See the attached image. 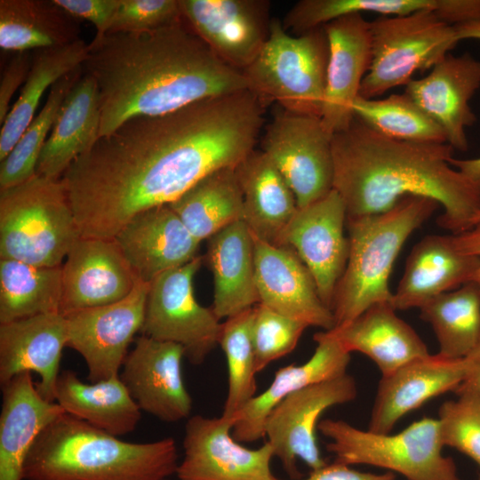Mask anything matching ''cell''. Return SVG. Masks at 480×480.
<instances>
[{
	"mask_svg": "<svg viewBox=\"0 0 480 480\" xmlns=\"http://www.w3.org/2000/svg\"><path fill=\"white\" fill-rule=\"evenodd\" d=\"M265 106L244 90L135 116L100 137L60 178L81 237L114 238L140 212L235 168L254 150Z\"/></svg>",
	"mask_w": 480,
	"mask_h": 480,
	"instance_id": "6da1fadb",
	"label": "cell"
},
{
	"mask_svg": "<svg viewBox=\"0 0 480 480\" xmlns=\"http://www.w3.org/2000/svg\"><path fill=\"white\" fill-rule=\"evenodd\" d=\"M82 68L99 89L100 137L135 116L249 90L243 72L220 60L183 18L151 31L94 36Z\"/></svg>",
	"mask_w": 480,
	"mask_h": 480,
	"instance_id": "7a4b0ae2",
	"label": "cell"
},
{
	"mask_svg": "<svg viewBox=\"0 0 480 480\" xmlns=\"http://www.w3.org/2000/svg\"><path fill=\"white\" fill-rule=\"evenodd\" d=\"M452 149L393 140L354 116L332 137L333 189L347 216L384 212L406 196L431 198L444 211L437 225L464 233L480 224V192L450 164Z\"/></svg>",
	"mask_w": 480,
	"mask_h": 480,
	"instance_id": "3957f363",
	"label": "cell"
},
{
	"mask_svg": "<svg viewBox=\"0 0 480 480\" xmlns=\"http://www.w3.org/2000/svg\"><path fill=\"white\" fill-rule=\"evenodd\" d=\"M172 437L131 443L63 413L31 448L25 480H168L176 475Z\"/></svg>",
	"mask_w": 480,
	"mask_h": 480,
	"instance_id": "277c9868",
	"label": "cell"
},
{
	"mask_svg": "<svg viewBox=\"0 0 480 480\" xmlns=\"http://www.w3.org/2000/svg\"><path fill=\"white\" fill-rule=\"evenodd\" d=\"M439 206L431 198L406 196L384 212L347 216L349 254L332 305L335 327L375 303H391L388 281L394 262L407 238Z\"/></svg>",
	"mask_w": 480,
	"mask_h": 480,
	"instance_id": "5b68a950",
	"label": "cell"
},
{
	"mask_svg": "<svg viewBox=\"0 0 480 480\" xmlns=\"http://www.w3.org/2000/svg\"><path fill=\"white\" fill-rule=\"evenodd\" d=\"M80 237L60 180L36 174L0 189V259L60 267Z\"/></svg>",
	"mask_w": 480,
	"mask_h": 480,
	"instance_id": "8992f818",
	"label": "cell"
},
{
	"mask_svg": "<svg viewBox=\"0 0 480 480\" xmlns=\"http://www.w3.org/2000/svg\"><path fill=\"white\" fill-rule=\"evenodd\" d=\"M328 40L324 27L292 35L272 19L268 37L244 75L248 89L267 105L321 116L326 85Z\"/></svg>",
	"mask_w": 480,
	"mask_h": 480,
	"instance_id": "52a82bcc",
	"label": "cell"
},
{
	"mask_svg": "<svg viewBox=\"0 0 480 480\" xmlns=\"http://www.w3.org/2000/svg\"><path fill=\"white\" fill-rule=\"evenodd\" d=\"M334 460L368 465L399 474L406 480H461L456 464L444 454L437 419L423 417L398 433L360 429L343 420H320Z\"/></svg>",
	"mask_w": 480,
	"mask_h": 480,
	"instance_id": "ba28073f",
	"label": "cell"
},
{
	"mask_svg": "<svg viewBox=\"0 0 480 480\" xmlns=\"http://www.w3.org/2000/svg\"><path fill=\"white\" fill-rule=\"evenodd\" d=\"M372 59L359 96L376 99L432 68L460 42L456 28L432 9L370 21Z\"/></svg>",
	"mask_w": 480,
	"mask_h": 480,
	"instance_id": "9c48e42d",
	"label": "cell"
},
{
	"mask_svg": "<svg viewBox=\"0 0 480 480\" xmlns=\"http://www.w3.org/2000/svg\"><path fill=\"white\" fill-rule=\"evenodd\" d=\"M203 258L167 271L149 284L140 333L174 342L193 364L204 363L219 344L222 323L194 296L193 278Z\"/></svg>",
	"mask_w": 480,
	"mask_h": 480,
	"instance_id": "30bf717a",
	"label": "cell"
},
{
	"mask_svg": "<svg viewBox=\"0 0 480 480\" xmlns=\"http://www.w3.org/2000/svg\"><path fill=\"white\" fill-rule=\"evenodd\" d=\"M332 137L320 117L282 108L266 128L261 150L289 185L298 208L333 189Z\"/></svg>",
	"mask_w": 480,
	"mask_h": 480,
	"instance_id": "8fae6325",
	"label": "cell"
},
{
	"mask_svg": "<svg viewBox=\"0 0 480 480\" xmlns=\"http://www.w3.org/2000/svg\"><path fill=\"white\" fill-rule=\"evenodd\" d=\"M356 396V382L347 372L291 394L270 412L264 426L265 437L274 457L292 478L300 476L298 460L311 470L327 464L316 441L319 419L327 409L349 403Z\"/></svg>",
	"mask_w": 480,
	"mask_h": 480,
	"instance_id": "7c38bea8",
	"label": "cell"
},
{
	"mask_svg": "<svg viewBox=\"0 0 480 480\" xmlns=\"http://www.w3.org/2000/svg\"><path fill=\"white\" fill-rule=\"evenodd\" d=\"M148 288L149 284L138 280L119 301L65 316L67 347L84 360L90 382L119 375L128 347L141 331Z\"/></svg>",
	"mask_w": 480,
	"mask_h": 480,
	"instance_id": "4fadbf2b",
	"label": "cell"
},
{
	"mask_svg": "<svg viewBox=\"0 0 480 480\" xmlns=\"http://www.w3.org/2000/svg\"><path fill=\"white\" fill-rule=\"evenodd\" d=\"M234 420L223 415L189 417L183 439L184 457L179 480H273L274 457L266 442L257 449L242 445L232 436Z\"/></svg>",
	"mask_w": 480,
	"mask_h": 480,
	"instance_id": "5bb4252c",
	"label": "cell"
},
{
	"mask_svg": "<svg viewBox=\"0 0 480 480\" xmlns=\"http://www.w3.org/2000/svg\"><path fill=\"white\" fill-rule=\"evenodd\" d=\"M347 210L334 190L298 208L285 228L280 246L292 248L310 271L322 301L332 310L336 287L348 259L345 236Z\"/></svg>",
	"mask_w": 480,
	"mask_h": 480,
	"instance_id": "9a60e30c",
	"label": "cell"
},
{
	"mask_svg": "<svg viewBox=\"0 0 480 480\" xmlns=\"http://www.w3.org/2000/svg\"><path fill=\"white\" fill-rule=\"evenodd\" d=\"M182 18L214 54L243 72L256 59L270 29L267 0H179Z\"/></svg>",
	"mask_w": 480,
	"mask_h": 480,
	"instance_id": "2e32d148",
	"label": "cell"
},
{
	"mask_svg": "<svg viewBox=\"0 0 480 480\" xmlns=\"http://www.w3.org/2000/svg\"><path fill=\"white\" fill-rule=\"evenodd\" d=\"M184 348L145 335L135 339L120 379L141 411L165 422L188 419L192 398L183 380Z\"/></svg>",
	"mask_w": 480,
	"mask_h": 480,
	"instance_id": "e0dca14e",
	"label": "cell"
},
{
	"mask_svg": "<svg viewBox=\"0 0 480 480\" xmlns=\"http://www.w3.org/2000/svg\"><path fill=\"white\" fill-rule=\"evenodd\" d=\"M61 268L64 316L119 301L138 281L114 238L80 237Z\"/></svg>",
	"mask_w": 480,
	"mask_h": 480,
	"instance_id": "ac0fdd59",
	"label": "cell"
},
{
	"mask_svg": "<svg viewBox=\"0 0 480 480\" xmlns=\"http://www.w3.org/2000/svg\"><path fill=\"white\" fill-rule=\"evenodd\" d=\"M324 28L329 54L320 119L332 136L348 128L354 119L353 103L372 63V36L370 21L360 13L334 20Z\"/></svg>",
	"mask_w": 480,
	"mask_h": 480,
	"instance_id": "d6986e66",
	"label": "cell"
},
{
	"mask_svg": "<svg viewBox=\"0 0 480 480\" xmlns=\"http://www.w3.org/2000/svg\"><path fill=\"white\" fill-rule=\"evenodd\" d=\"M252 239L260 303L308 326L333 329V314L322 301L310 271L297 253L254 235Z\"/></svg>",
	"mask_w": 480,
	"mask_h": 480,
	"instance_id": "ffe728a7",
	"label": "cell"
},
{
	"mask_svg": "<svg viewBox=\"0 0 480 480\" xmlns=\"http://www.w3.org/2000/svg\"><path fill=\"white\" fill-rule=\"evenodd\" d=\"M480 88V60L470 53L446 55L424 77L412 79L404 93L444 131L452 148L466 151V129L476 116L469 101Z\"/></svg>",
	"mask_w": 480,
	"mask_h": 480,
	"instance_id": "44dd1931",
	"label": "cell"
},
{
	"mask_svg": "<svg viewBox=\"0 0 480 480\" xmlns=\"http://www.w3.org/2000/svg\"><path fill=\"white\" fill-rule=\"evenodd\" d=\"M114 239L137 279L148 284L194 260L200 244L168 204L135 215Z\"/></svg>",
	"mask_w": 480,
	"mask_h": 480,
	"instance_id": "7402d4cb",
	"label": "cell"
},
{
	"mask_svg": "<svg viewBox=\"0 0 480 480\" xmlns=\"http://www.w3.org/2000/svg\"><path fill=\"white\" fill-rule=\"evenodd\" d=\"M463 379V359H449L438 354L416 358L381 375L368 429L390 433L404 416L432 398L455 391Z\"/></svg>",
	"mask_w": 480,
	"mask_h": 480,
	"instance_id": "603a6c76",
	"label": "cell"
},
{
	"mask_svg": "<svg viewBox=\"0 0 480 480\" xmlns=\"http://www.w3.org/2000/svg\"><path fill=\"white\" fill-rule=\"evenodd\" d=\"M67 321L60 313L0 324V383L29 372L40 376L36 388L55 402L62 350L67 347Z\"/></svg>",
	"mask_w": 480,
	"mask_h": 480,
	"instance_id": "cb8c5ba5",
	"label": "cell"
},
{
	"mask_svg": "<svg viewBox=\"0 0 480 480\" xmlns=\"http://www.w3.org/2000/svg\"><path fill=\"white\" fill-rule=\"evenodd\" d=\"M314 340L316 347L307 362L279 368L270 385L234 416L232 436L237 442L252 443L265 437L267 417L291 394L348 372L351 353L330 331L316 332Z\"/></svg>",
	"mask_w": 480,
	"mask_h": 480,
	"instance_id": "d4e9b609",
	"label": "cell"
},
{
	"mask_svg": "<svg viewBox=\"0 0 480 480\" xmlns=\"http://www.w3.org/2000/svg\"><path fill=\"white\" fill-rule=\"evenodd\" d=\"M480 258L459 251L452 235H428L407 257L404 274L393 292L396 310L420 308L431 299L472 282Z\"/></svg>",
	"mask_w": 480,
	"mask_h": 480,
	"instance_id": "484cf974",
	"label": "cell"
},
{
	"mask_svg": "<svg viewBox=\"0 0 480 480\" xmlns=\"http://www.w3.org/2000/svg\"><path fill=\"white\" fill-rule=\"evenodd\" d=\"M1 386L0 480H23L25 462L37 437L65 412L40 395L29 372Z\"/></svg>",
	"mask_w": 480,
	"mask_h": 480,
	"instance_id": "4316f807",
	"label": "cell"
},
{
	"mask_svg": "<svg viewBox=\"0 0 480 480\" xmlns=\"http://www.w3.org/2000/svg\"><path fill=\"white\" fill-rule=\"evenodd\" d=\"M396 311L390 302L375 303L330 332L347 351L364 354L385 375L430 354L416 331Z\"/></svg>",
	"mask_w": 480,
	"mask_h": 480,
	"instance_id": "83f0119b",
	"label": "cell"
},
{
	"mask_svg": "<svg viewBox=\"0 0 480 480\" xmlns=\"http://www.w3.org/2000/svg\"><path fill=\"white\" fill-rule=\"evenodd\" d=\"M206 260L213 275L212 310L220 320L260 303L255 281L252 235L244 220L207 239Z\"/></svg>",
	"mask_w": 480,
	"mask_h": 480,
	"instance_id": "f1b7e54d",
	"label": "cell"
},
{
	"mask_svg": "<svg viewBox=\"0 0 480 480\" xmlns=\"http://www.w3.org/2000/svg\"><path fill=\"white\" fill-rule=\"evenodd\" d=\"M100 108L97 84L84 72L65 98L41 150L36 174L60 180L69 165L100 137Z\"/></svg>",
	"mask_w": 480,
	"mask_h": 480,
	"instance_id": "f546056e",
	"label": "cell"
},
{
	"mask_svg": "<svg viewBox=\"0 0 480 480\" xmlns=\"http://www.w3.org/2000/svg\"><path fill=\"white\" fill-rule=\"evenodd\" d=\"M244 200V221L252 234L280 246L298 210L289 185L262 150H253L236 168Z\"/></svg>",
	"mask_w": 480,
	"mask_h": 480,
	"instance_id": "4dcf8cb0",
	"label": "cell"
},
{
	"mask_svg": "<svg viewBox=\"0 0 480 480\" xmlns=\"http://www.w3.org/2000/svg\"><path fill=\"white\" fill-rule=\"evenodd\" d=\"M55 402L64 412L116 436L132 433L141 418V410L120 376L85 383L71 370L60 372Z\"/></svg>",
	"mask_w": 480,
	"mask_h": 480,
	"instance_id": "1f68e13d",
	"label": "cell"
},
{
	"mask_svg": "<svg viewBox=\"0 0 480 480\" xmlns=\"http://www.w3.org/2000/svg\"><path fill=\"white\" fill-rule=\"evenodd\" d=\"M80 21L54 0H1L0 47L30 52L80 39Z\"/></svg>",
	"mask_w": 480,
	"mask_h": 480,
	"instance_id": "d6a6232c",
	"label": "cell"
},
{
	"mask_svg": "<svg viewBox=\"0 0 480 480\" xmlns=\"http://www.w3.org/2000/svg\"><path fill=\"white\" fill-rule=\"evenodd\" d=\"M89 44L82 38L69 44L36 50L20 95L0 131V162L12 151L23 134L48 88L68 74L81 68L87 59Z\"/></svg>",
	"mask_w": 480,
	"mask_h": 480,
	"instance_id": "836d02e7",
	"label": "cell"
},
{
	"mask_svg": "<svg viewBox=\"0 0 480 480\" xmlns=\"http://www.w3.org/2000/svg\"><path fill=\"white\" fill-rule=\"evenodd\" d=\"M235 168H223L204 176L168 204L199 242L244 220L243 195Z\"/></svg>",
	"mask_w": 480,
	"mask_h": 480,
	"instance_id": "e575fe53",
	"label": "cell"
},
{
	"mask_svg": "<svg viewBox=\"0 0 480 480\" xmlns=\"http://www.w3.org/2000/svg\"><path fill=\"white\" fill-rule=\"evenodd\" d=\"M62 268L0 259V324L60 313Z\"/></svg>",
	"mask_w": 480,
	"mask_h": 480,
	"instance_id": "d590c367",
	"label": "cell"
},
{
	"mask_svg": "<svg viewBox=\"0 0 480 480\" xmlns=\"http://www.w3.org/2000/svg\"><path fill=\"white\" fill-rule=\"evenodd\" d=\"M420 311L436 335L441 356L463 359L480 342V290L473 282L431 299Z\"/></svg>",
	"mask_w": 480,
	"mask_h": 480,
	"instance_id": "8d00e7d4",
	"label": "cell"
},
{
	"mask_svg": "<svg viewBox=\"0 0 480 480\" xmlns=\"http://www.w3.org/2000/svg\"><path fill=\"white\" fill-rule=\"evenodd\" d=\"M355 117L388 138L420 143H447L443 129L404 92L383 99L358 96Z\"/></svg>",
	"mask_w": 480,
	"mask_h": 480,
	"instance_id": "74e56055",
	"label": "cell"
},
{
	"mask_svg": "<svg viewBox=\"0 0 480 480\" xmlns=\"http://www.w3.org/2000/svg\"><path fill=\"white\" fill-rule=\"evenodd\" d=\"M84 74L83 68L63 76L49 91L40 112L31 121L9 155L0 162V189L25 182L36 175L41 150L57 119L63 101Z\"/></svg>",
	"mask_w": 480,
	"mask_h": 480,
	"instance_id": "f35d334b",
	"label": "cell"
},
{
	"mask_svg": "<svg viewBox=\"0 0 480 480\" xmlns=\"http://www.w3.org/2000/svg\"><path fill=\"white\" fill-rule=\"evenodd\" d=\"M253 308L222 323L219 344L227 360L228 395L221 415L234 416L256 395V365L251 328Z\"/></svg>",
	"mask_w": 480,
	"mask_h": 480,
	"instance_id": "ab89813d",
	"label": "cell"
},
{
	"mask_svg": "<svg viewBox=\"0 0 480 480\" xmlns=\"http://www.w3.org/2000/svg\"><path fill=\"white\" fill-rule=\"evenodd\" d=\"M424 0H300L284 15L285 30L295 36L324 27L343 16L364 12L381 16L408 15L423 10Z\"/></svg>",
	"mask_w": 480,
	"mask_h": 480,
	"instance_id": "60d3db41",
	"label": "cell"
},
{
	"mask_svg": "<svg viewBox=\"0 0 480 480\" xmlns=\"http://www.w3.org/2000/svg\"><path fill=\"white\" fill-rule=\"evenodd\" d=\"M457 397L442 404L436 418L444 446L470 458L480 469V393L456 390Z\"/></svg>",
	"mask_w": 480,
	"mask_h": 480,
	"instance_id": "b9f144b4",
	"label": "cell"
},
{
	"mask_svg": "<svg viewBox=\"0 0 480 480\" xmlns=\"http://www.w3.org/2000/svg\"><path fill=\"white\" fill-rule=\"evenodd\" d=\"M306 324L279 314L263 304L253 307L251 335L257 372L291 353Z\"/></svg>",
	"mask_w": 480,
	"mask_h": 480,
	"instance_id": "7bdbcfd3",
	"label": "cell"
},
{
	"mask_svg": "<svg viewBox=\"0 0 480 480\" xmlns=\"http://www.w3.org/2000/svg\"><path fill=\"white\" fill-rule=\"evenodd\" d=\"M182 19L179 0H120L108 33H141Z\"/></svg>",
	"mask_w": 480,
	"mask_h": 480,
	"instance_id": "ee69618b",
	"label": "cell"
},
{
	"mask_svg": "<svg viewBox=\"0 0 480 480\" xmlns=\"http://www.w3.org/2000/svg\"><path fill=\"white\" fill-rule=\"evenodd\" d=\"M54 2L79 20L90 21L96 28L95 36L108 33L120 0H54Z\"/></svg>",
	"mask_w": 480,
	"mask_h": 480,
	"instance_id": "f6af8a7d",
	"label": "cell"
},
{
	"mask_svg": "<svg viewBox=\"0 0 480 480\" xmlns=\"http://www.w3.org/2000/svg\"><path fill=\"white\" fill-rule=\"evenodd\" d=\"M31 65L30 52H17L4 66L0 78V124L6 119L12 107L11 100L17 89L24 84Z\"/></svg>",
	"mask_w": 480,
	"mask_h": 480,
	"instance_id": "bcb514c9",
	"label": "cell"
},
{
	"mask_svg": "<svg viewBox=\"0 0 480 480\" xmlns=\"http://www.w3.org/2000/svg\"><path fill=\"white\" fill-rule=\"evenodd\" d=\"M396 474L385 471L383 473L363 472L352 466L333 461L321 468L311 470L309 476L303 480H396ZM273 480H279L275 477Z\"/></svg>",
	"mask_w": 480,
	"mask_h": 480,
	"instance_id": "7dc6e473",
	"label": "cell"
},
{
	"mask_svg": "<svg viewBox=\"0 0 480 480\" xmlns=\"http://www.w3.org/2000/svg\"><path fill=\"white\" fill-rule=\"evenodd\" d=\"M434 12L452 26L480 22V0H439Z\"/></svg>",
	"mask_w": 480,
	"mask_h": 480,
	"instance_id": "c3c4849f",
	"label": "cell"
},
{
	"mask_svg": "<svg viewBox=\"0 0 480 480\" xmlns=\"http://www.w3.org/2000/svg\"><path fill=\"white\" fill-rule=\"evenodd\" d=\"M455 247L467 254L480 258V224L468 231L459 235H452ZM472 282L480 290V268L476 273Z\"/></svg>",
	"mask_w": 480,
	"mask_h": 480,
	"instance_id": "681fc988",
	"label": "cell"
},
{
	"mask_svg": "<svg viewBox=\"0 0 480 480\" xmlns=\"http://www.w3.org/2000/svg\"><path fill=\"white\" fill-rule=\"evenodd\" d=\"M463 363L464 379L456 390L480 393V342L469 355L463 358Z\"/></svg>",
	"mask_w": 480,
	"mask_h": 480,
	"instance_id": "f907efd6",
	"label": "cell"
},
{
	"mask_svg": "<svg viewBox=\"0 0 480 480\" xmlns=\"http://www.w3.org/2000/svg\"><path fill=\"white\" fill-rule=\"evenodd\" d=\"M449 163L480 192V157L470 159L452 157Z\"/></svg>",
	"mask_w": 480,
	"mask_h": 480,
	"instance_id": "816d5d0a",
	"label": "cell"
},
{
	"mask_svg": "<svg viewBox=\"0 0 480 480\" xmlns=\"http://www.w3.org/2000/svg\"><path fill=\"white\" fill-rule=\"evenodd\" d=\"M454 27L460 41L464 39L480 40V22H474Z\"/></svg>",
	"mask_w": 480,
	"mask_h": 480,
	"instance_id": "f5cc1de1",
	"label": "cell"
},
{
	"mask_svg": "<svg viewBox=\"0 0 480 480\" xmlns=\"http://www.w3.org/2000/svg\"><path fill=\"white\" fill-rule=\"evenodd\" d=\"M478 480H480V477L478 478Z\"/></svg>",
	"mask_w": 480,
	"mask_h": 480,
	"instance_id": "db71d44e",
	"label": "cell"
}]
</instances>
